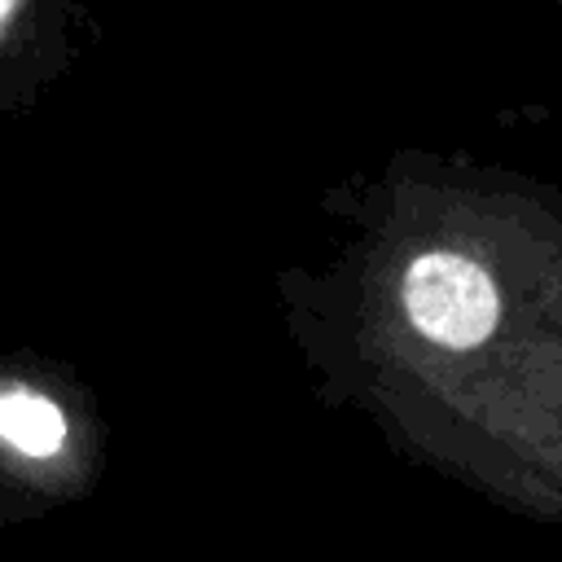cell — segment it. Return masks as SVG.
<instances>
[{
	"mask_svg": "<svg viewBox=\"0 0 562 562\" xmlns=\"http://www.w3.org/2000/svg\"><path fill=\"white\" fill-rule=\"evenodd\" d=\"M400 303L408 325L448 347V351H470L492 338L501 321V294L496 281L487 277L483 263L457 250H426L404 268L400 281Z\"/></svg>",
	"mask_w": 562,
	"mask_h": 562,
	"instance_id": "6da1fadb",
	"label": "cell"
},
{
	"mask_svg": "<svg viewBox=\"0 0 562 562\" xmlns=\"http://www.w3.org/2000/svg\"><path fill=\"white\" fill-rule=\"evenodd\" d=\"M70 422L61 404L26 382H0V443L13 448L18 457L48 461L66 448Z\"/></svg>",
	"mask_w": 562,
	"mask_h": 562,
	"instance_id": "7a4b0ae2",
	"label": "cell"
},
{
	"mask_svg": "<svg viewBox=\"0 0 562 562\" xmlns=\"http://www.w3.org/2000/svg\"><path fill=\"white\" fill-rule=\"evenodd\" d=\"M18 9H22V0H0V44H4V35H9V26H13Z\"/></svg>",
	"mask_w": 562,
	"mask_h": 562,
	"instance_id": "3957f363",
	"label": "cell"
}]
</instances>
